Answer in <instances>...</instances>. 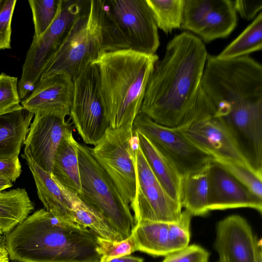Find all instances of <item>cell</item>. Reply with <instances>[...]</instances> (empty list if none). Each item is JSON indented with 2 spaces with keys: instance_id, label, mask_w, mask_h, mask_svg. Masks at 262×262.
<instances>
[{
  "instance_id": "cell-1",
  "label": "cell",
  "mask_w": 262,
  "mask_h": 262,
  "mask_svg": "<svg viewBox=\"0 0 262 262\" xmlns=\"http://www.w3.org/2000/svg\"><path fill=\"white\" fill-rule=\"evenodd\" d=\"M207 54L195 35L187 32L175 35L155 66L140 113L159 124L177 127L195 101Z\"/></svg>"
},
{
  "instance_id": "cell-2",
  "label": "cell",
  "mask_w": 262,
  "mask_h": 262,
  "mask_svg": "<svg viewBox=\"0 0 262 262\" xmlns=\"http://www.w3.org/2000/svg\"><path fill=\"white\" fill-rule=\"evenodd\" d=\"M97 235L40 209L5 235L14 262H99Z\"/></svg>"
},
{
  "instance_id": "cell-3",
  "label": "cell",
  "mask_w": 262,
  "mask_h": 262,
  "mask_svg": "<svg viewBox=\"0 0 262 262\" xmlns=\"http://www.w3.org/2000/svg\"><path fill=\"white\" fill-rule=\"evenodd\" d=\"M159 57L130 49L106 52L95 62L110 127L133 126L140 113L146 86Z\"/></svg>"
},
{
  "instance_id": "cell-4",
  "label": "cell",
  "mask_w": 262,
  "mask_h": 262,
  "mask_svg": "<svg viewBox=\"0 0 262 262\" xmlns=\"http://www.w3.org/2000/svg\"><path fill=\"white\" fill-rule=\"evenodd\" d=\"M125 49L127 45L108 12L106 0H90L89 8L75 20L40 80L64 73L74 81L103 54Z\"/></svg>"
},
{
  "instance_id": "cell-5",
  "label": "cell",
  "mask_w": 262,
  "mask_h": 262,
  "mask_svg": "<svg viewBox=\"0 0 262 262\" xmlns=\"http://www.w3.org/2000/svg\"><path fill=\"white\" fill-rule=\"evenodd\" d=\"M81 182L80 199L98 212L122 240L132 234L136 223L129 206L93 156L91 147L78 143Z\"/></svg>"
},
{
  "instance_id": "cell-6",
  "label": "cell",
  "mask_w": 262,
  "mask_h": 262,
  "mask_svg": "<svg viewBox=\"0 0 262 262\" xmlns=\"http://www.w3.org/2000/svg\"><path fill=\"white\" fill-rule=\"evenodd\" d=\"M175 127L212 159L238 163L251 169L227 128L215 115L214 108L201 86L192 107Z\"/></svg>"
},
{
  "instance_id": "cell-7",
  "label": "cell",
  "mask_w": 262,
  "mask_h": 262,
  "mask_svg": "<svg viewBox=\"0 0 262 262\" xmlns=\"http://www.w3.org/2000/svg\"><path fill=\"white\" fill-rule=\"evenodd\" d=\"M90 4L89 0H61L58 12L53 23L40 37H33L18 82L21 101L27 97L39 83L45 68L75 20L89 8Z\"/></svg>"
},
{
  "instance_id": "cell-8",
  "label": "cell",
  "mask_w": 262,
  "mask_h": 262,
  "mask_svg": "<svg viewBox=\"0 0 262 262\" xmlns=\"http://www.w3.org/2000/svg\"><path fill=\"white\" fill-rule=\"evenodd\" d=\"M139 147L133 126L108 127L91 153L110 177L124 201H133L136 190V152Z\"/></svg>"
},
{
  "instance_id": "cell-9",
  "label": "cell",
  "mask_w": 262,
  "mask_h": 262,
  "mask_svg": "<svg viewBox=\"0 0 262 262\" xmlns=\"http://www.w3.org/2000/svg\"><path fill=\"white\" fill-rule=\"evenodd\" d=\"M73 82L70 116L83 141L95 146L110 127L102 103L97 65L91 64Z\"/></svg>"
},
{
  "instance_id": "cell-10",
  "label": "cell",
  "mask_w": 262,
  "mask_h": 262,
  "mask_svg": "<svg viewBox=\"0 0 262 262\" xmlns=\"http://www.w3.org/2000/svg\"><path fill=\"white\" fill-rule=\"evenodd\" d=\"M136 190L130 204L136 224L142 222L173 223L180 217L181 204L162 186L139 146L136 152Z\"/></svg>"
},
{
  "instance_id": "cell-11",
  "label": "cell",
  "mask_w": 262,
  "mask_h": 262,
  "mask_svg": "<svg viewBox=\"0 0 262 262\" xmlns=\"http://www.w3.org/2000/svg\"><path fill=\"white\" fill-rule=\"evenodd\" d=\"M106 3L128 49L156 54L160 45L158 28L146 0H106Z\"/></svg>"
},
{
  "instance_id": "cell-12",
  "label": "cell",
  "mask_w": 262,
  "mask_h": 262,
  "mask_svg": "<svg viewBox=\"0 0 262 262\" xmlns=\"http://www.w3.org/2000/svg\"><path fill=\"white\" fill-rule=\"evenodd\" d=\"M133 128L149 139L176 166L182 177L207 166L212 158L190 142L176 128L159 124L140 113Z\"/></svg>"
},
{
  "instance_id": "cell-13",
  "label": "cell",
  "mask_w": 262,
  "mask_h": 262,
  "mask_svg": "<svg viewBox=\"0 0 262 262\" xmlns=\"http://www.w3.org/2000/svg\"><path fill=\"white\" fill-rule=\"evenodd\" d=\"M236 23L234 1L184 0L181 28L196 34L206 42L228 37Z\"/></svg>"
},
{
  "instance_id": "cell-14",
  "label": "cell",
  "mask_w": 262,
  "mask_h": 262,
  "mask_svg": "<svg viewBox=\"0 0 262 262\" xmlns=\"http://www.w3.org/2000/svg\"><path fill=\"white\" fill-rule=\"evenodd\" d=\"M214 248L219 262H262L261 241L239 215L228 216L218 222Z\"/></svg>"
},
{
  "instance_id": "cell-15",
  "label": "cell",
  "mask_w": 262,
  "mask_h": 262,
  "mask_svg": "<svg viewBox=\"0 0 262 262\" xmlns=\"http://www.w3.org/2000/svg\"><path fill=\"white\" fill-rule=\"evenodd\" d=\"M72 130L65 116L35 114L23 143L24 149L40 167L51 172L57 149L64 137Z\"/></svg>"
},
{
  "instance_id": "cell-16",
  "label": "cell",
  "mask_w": 262,
  "mask_h": 262,
  "mask_svg": "<svg viewBox=\"0 0 262 262\" xmlns=\"http://www.w3.org/2000/svg\"><path fill=\"white\" fill-rule=\"evenodd\" d=\"M208 179L209 211L250 208L261 213L262 199L212 160L209 165Z\"/></svg>"
},
{
  "instance_id": "cell-17",
  "label": "cell",
  "mask_w": 262,
  "mask_h": 262,
  "mask_svg": "<svg viewBox=\"0 0 262 262\" xmlns=\"http://www.w3.org/2000/svg\"><path fill=\"white\" fill-rule=\"evenodd\" d=\"M74 82L64 73H59L40 80L21 105L33 114L70 115Z\"/></svg>"
},
{
  "instance_id": "cell-18",
  "label": "cell",
  "mask_w": 262,
  "mask_h": 262,
  "mask_svg": "<svg viewBox=\"0 0 262 262\" xmlns=\"http://www.w3.org/2000/svg\"><path fill=\"white\" fill-rule=\"evenodd\" d=\"M21 157L32 173L38 196L45 209L55 217L70 223L71 202L63 187L51 172L40 167L27 151L24 149Z\"/></svg>"
},
{
  "instance_id": "cell-19",
  "label": "cell",
  "mask_w": 262,
  "mask_h": 262,
  "mask_svg": "<svg viewBox=\"0 0 262 262\" xmlns=\"http://www.w3.org/2000/svg\"><path fill=\"white\" fill-rule=\"evenodd\" d=\"M34 116L20 104L0 112V160L18 157Z\"/></svg>"
},
{
  "instance_id": "cell-20",
  "label": "cell",
  "mask_w": 262,
  "mask_h": 262,
  "mask_svg": "<svg viewBox=\"0 0 262 262\" xmlns=\"http://www.w3.org/2000/svg\"><path fill=\"white\" fill-rule=\"evenodd\" d=\"M136 132L139 146L157 179L169 195L180 203L179 195L182 177L176 166L146 136Z\"/></svg>"
},
{
  "instance_id": "cell-21",
  "label": "cell",
  "mask_w": 262,
  "mask_h": 262,
  "mask_svg": "<svg viewBox=\"0 0 262 262\" xmlns=\"http://www.w3.org/2000/svg\"><path fill=\"white\" fill-rule=\"evenodd\" d=\"M77 144L72 130L64 137L57 149L51 172L58 182L76 194L81 190Z\"/></svg>"
},
{
  "instance_id": "cell-22",
  "label": "cell",
  "mask_w": 262,
  "mask_h": 262,
  "mask_svg": "<svg viewBox=\"0 0 262 262\" xmlns=\"http://www.w3.org/2000/svg\"><path fill=\"white\" fill-rule=\"evenodd\" d=\"M209 163L203 168L182 177L179 195L180 204L192 216L204 215L210 211L208 208Z\"/></svg>"
},
{
  "instance_id": "cell-23",
  "label": "cell",
  "mask_w": 262,
  "mask_h": 262,
  "mask_svg": "<svg viewBox=\"0 0 262 262\" xmlns=\"http://www.w3.org/2000/svg\"><path fill=\"white\" fill-rule=\"evenodd\" d=\"M34 209L24 188L0 191V233L6 234L25 220Z\"/></svg>"
},
{
  "instance_id": "cell-24",
  "label": "cell",
  "mask_w": 262,
  "mask_h": 262,
  "mask_svg": "<svg viewBox=\"0 0 262 262\" xmlns=\"http://www.w3.org/2000/svg\"><path fill=\"white\" fill-rule=\"evenodd\" d=\"M169 223L142 222L136 224L132 235L136 251L152 256H166L170 253L168 246Z\"/></svg>"
},
{
  "instance_id": "cell-25",
  "label": "cell",
  "mask_w": 262,
  "mask_h": 262,
  "mask_svg": "<svg viewBox=\"0 0 262 262\" xmlns=\"http://www.w3.org/2000/svg\"><path fill=\"white\" fill-rule=\"evenodd\" d=\"M262 49V13L260 12L254 20L234 40L216 56L228 59L261 50Z\"/></svg>"
},
{
  "instance_id": "cell-26",
  "label": "cell",
  "mask_w": 262,
  "mask_h": 262,
  "mask_svg": "<svg viewBox=\"0 0 262 262\" xmlns=\"http://www.w3.org/2000/svg\"><path fill=\"white\" fill-rule=\"evenodd\" d=\"M158 28L165 33L180 28L183 13L184 0H146Z\"/></svg>"
},
{
  "instance_id": "cell-27",
  "label": "cell",
  "mask_w": 262,
  "mask_h": 262,
  "mask_svg": "<svg viewBox=\"0 0 262 262\" xmlns=\"http://www.w3.org/2000/svg\"><path fill=\"white\" fill-rule=\"evenodd\" d=\"M61 0H29L31 8L35 33L34 38L40 37L55 20Z\"/></svg>"
},
{
  "instance_id": "cell-28",
  "label": "cell",
  "mask_w": 262,
  "mask_h": 262,
  "mask_svg": "<svg viewBox=\"0 0 262 262\" xmlns=\"http://www.w3.org/2000/svg\"><path fill=\"white\" fill-rule=\"evenodd\" d=\"M250 191L262 199V176L243 165L230 161L213 159Z\"/></svg>"
},
{
  "instance_id": "cell-29",
  "label": "cell",
  "mask_w": 262,
  "mask_h": 262,
  "mask_svg": "<svg viewBox=\"0 0 262 262\" xmlns=\"http://www.w3.org/2000/svg\"><path fill=\"white\" fill-rule=\"evenodd\" d=\"M192 216L190 212L185 210L182 211L177 221L169 223L168 246L170 253L183 249L189 245Z\"/></svg>"
},
{
  "instance_id": "cell-30",
  "label": "cell",
  "mask_w": 262,
  "mask_h": 262,
  "mask_svg": "<svg viewBox=\"0 0 262 262\" xmlns=\"http://www.w3.org/2000/svg\"><path fill=\"white\" fill-rule=\"evenodd\" d=\"M96 241L97 251L100 256L99 262H108L113 259L130 255L136 251L132 235L121 241L110 240L97 236Z\"/></svg>"
},
{
  "instance_id": "cell-31",
  "label": "cell",
  "mask_w": 262,
  "mask_h": 262,
  "mask_svg": "<svg viewBox=\"0 0 262 262\" xmlns=\"http://www.w3.org/2000/svg\"><path fill=\"white\" fill-rule=\"evenodd\" d=\"M17 78L0 74V112L19 104Z\"/></svg>"
},
{
  "instance_id": "cell-32",
  "label": "cell",
  "mask_w": 262,
  "mask_h": 262,
  "mask_svg": "<svg viewBox=\"0 0 262 262\" xmlns=\"http://www.w3.org/2000/svg\"><path fill=\"white\" fill-rule=\"evenodd\" d=\"M16 0H0V49H11V21Z\"/></svg>"
},
{
  "instance_id": "cell-33",
  "label": "cell",
  "mask_w": 262,
  "mask_h": 262,
  "mask_svg": "<svg viewBox=\"0 0 262 262\" xmlns=\"http://www.w3.org/2000/svg\"><path fill=\"white\" fill-rule=\"evenodd\" d=\"M209 257L206 249L193 244L166 255L162 262H208Z\"/></svg>"
},
{
  "instance_id": "cell-34",
  "label": "cell",
  "mask_w": 262,
  "mask_h": 262,
  "mask_svg": "<svg viewBox=\"0 0 262 262\" xmlns=\"http://www.w3.org/2000/svg\"><path fill=\"white\" fill-rule=\"evenodd\" d=\"M234 6L241 17L250 20L262 9V0H236Z\"/></svg>"
},
{
  "instance_id": "cell-35",
  "label": "cell",
  "mask_w": 262,
  "mask_h": 262,
  "mask_svg": "<svg viewBox=\"0 0 262 262\" xmlns=\"http://www.w3.org/2000/svg\"><path fill=\"white\" fill-rule=\"evenodd\" d=\"M21 173V165L18 157L0 160V174L15 182Z\"/></svg>"
},
{
  "instance_id": "cell-36",
  "label": "cell",
  "mask_w": 262,
  "mask_h": 262,
  "mask_svg": "<svg viewBox=\"0 0 262 262\" xmlns=\"http://www.w3.org/2000/svg\"><path fill=\"white\" fill-rule=\"evenodd\" d=\"M142 258L131 256L130 255L121 256L112 259L108 262H143Z\"/></svg>"
},
{
  "instance_id": "cell-37",
  "label": "cell",
  "mask_w": 262,
  "mask_h": 262,
  "mask_svg": "<svg viewBox=\"0 0 262 262\" xmlns=\"http://www.w3.org/2000/svg\"><path fill=\"white\" fill-rule=\"evenodd\" d=\"M10 257L4 241L0 242V262H9Z\"/></svg>"
},
{
  "instance_id": "cell-38",
  "label": "cell",
  "mask_w": 262,
  "mask_h": 262,
  "mask_svg": "<svg viewBox=\"0 0 262 262\" xmlns=\"http://www.w3.org/2000/svg\"><path fill=\"white\" fill-rule=\"evenodd\" d=\"M11 181L7 177L0 174V191L12 187Z\"/></svg>"
},
{
  "instance_id": "cell-39",
  "label": "cell",
  "mask_w": 262,
  "mask_h": 262,
  "mask_svg": "<svg viewBox=\"0 0 262 262\" xmlns=\"http://www.w3.org/2000/svg\"><path fill=\"white\" fill-rule=\"evenodd\" d=\"M5 235L0 233V242L4 241Z\"/></svg>"
},
{
  "instance_id": "cell-40",
  "label": "cell",
  "mask_w": 262,
  "mask_h": 262,
  "mask_svg": "<svg viewBox=\"0 0 262 262\" xmlns=\"http://www.w3.org/2000/svg\"><path fill=\"white\" fill-rule=\"evenodd\" d=\"M218 262H219V261H218Z\"/></svg>"
},
{
  "instance_id": "cell-41",
  "label": "cell",
  "mask_w": 262,
  "mask_h": 262,
  "mask_svg": "<svg viewBox=\"0 0 262 262\" xmlns=\"http://www.w3.org/2000/svg\"><path fill=\"white\" fill-rule=\"evenodd\" d=\"M14 262V261H13Z\"/></svg>"
}]
</instances>
